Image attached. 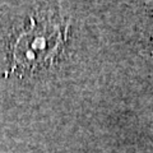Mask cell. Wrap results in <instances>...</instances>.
I'll return each instance as SVG.
<instances>
[{
	"mask_svg": "<svg viewBox=\"0 0 153 153\" xmlns=\"http://www.w3.org/2000/svg\"><path fill=\"white\" fill-rule=\"evenodd\" d=\"M69 35V25L51 16L30 18L28 25L13 37L9 73L25 75L50 66L59 59Z\"/></svg>",
	"mask_w": 153,
	"mask_h": 153,
	"instance_id": "cell-1",
	"label": "cell"
}]
</instances>
